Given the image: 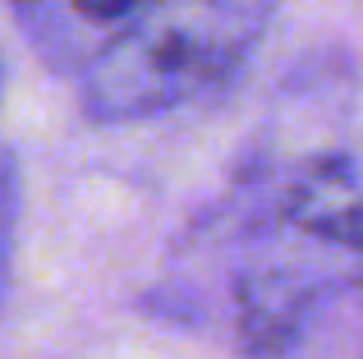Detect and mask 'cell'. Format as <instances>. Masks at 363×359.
Wrapping results in <instances>:
<instances>
[{"label": "cell", "instance_id": "obj_1", "mask_svg": "<svg viewBox=\"0 0 363 359\" xmlns=\"http://www.w3.org/2000/svg\"><path fill=\"white\" fill-rule=\"evenodd\" d=\"M276 0H143L92 55L83 106L92 120H147L225 83L253 51Z\"/></svg>", "mask_w": 363, "mask_h": 359}, {"label": "cell", "instance_id": "obj_2", "mask_svg": "<svg viewBox=\"0 0 363 359\" xmlns=\"http://www.w3.org/2000/svg\"><path fill=\"white\" fill-rule=\"evenodd\" d=\"M83 18H129L143 0H69Z\"/></svg>", "mask_w": 363, "mask_h": 359}, {"label": "cell", "instance_id": "obj_3", "mask_svg": "<svg viewBox=\"0 0 363 359\" xmlns=\"http://www.w3.org/2000/svg\"><path fill=\"white\" fill-rule=\"evenodd\" d=\"M9 5H14L18 14H42V9H46V0H9Z\"/></svg>", "mask_w": 363, "mask_h": 359}]
</instances>
